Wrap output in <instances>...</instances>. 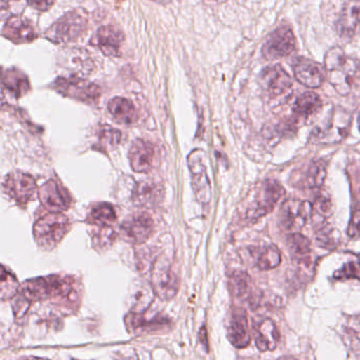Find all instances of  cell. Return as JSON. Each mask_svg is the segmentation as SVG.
I'll return each instance as SVG.
<instances>
[{"instance_id": "38", "label": "cell", "mask_w": 360, "mask_h": 360, "mask_svg": "<svg viewBox=\"0 0 360 360\" xmlns=\"http://www.w3.org/2000/svg\"><path fill=\"white\" fill-rule=\"evenodd\" d=\"M312 208H313L312 215H317L322 219L328 218L333 213V208H333L332 199H331L328 194L326 192L320 191L319 189L315 194Z\"/></svg>"}, {"instance_id": "7", "label": "cell", "mask_w": 360, "mask_h": 360, "mask_svg": "<svg viewBox=\"0 0 360 360\" xmlns=\"http://www.w3.org/2000/svg\"><path fill=\"white\" fill-rule=\"evenodd\" d=\"M151 286L154 292L161 299L173 298L179 288V280L173 271L170 261L160 256L152 265Z\"/></svg>"}, {"instance_id": "34", "label": "cell", "mask_w": 360, "mask_h": 360, "mask_svg": "<svg viewBox=\"0 0 360 360\" xmlns=\"http://www.w3.org/2000/svg\"><path fill=\"white\" fill-rule=\"evenodd\" d=\"M19 284L14 274L0 265V300L12 299L18 293Z\"/></svg>"}, {"instance_id": "31", "label": "cell", "mask_w": 360, "mask_h": 360, "mask_svg": "<svg viewBox=\"0 0 360 360\" xmlns=\"http://www.w3.org/2000/svg\"><path fill=\"white\" fill-rule=\"evenodd\" d=\"M88 221L97 227H109L116 221L115 208L107 202H98L91 208Z\"/></svg>"}, {"instance_id": "43", "label": "cell", "mask_w": 360, "mask_h": 360, "mask_svg": "<svg viewBox=\"0 0 360 360\" xmlns=\"http://www.w3.org/2000/svg\"><path fill=\"white\" fill-rule=\"evenodd\" d=\"M347 235L351 238H360V210H356L352 214L349 227H347Z\"/></svg>"}, {"instance_id": "15", "label": "cell", "mask_w": 360, "mask_h": 360, "mask_svg": "<svg viewBox=\"0 0 360 360\" xmlns=\"http://www.w3.org/2000/svg\"><path fill=\"white\" fill-rule=\"evenodd\" d=\"M50 286L48 299L57 305L73 307L79 301V294L76 288L75 279L69 276H48Z\"/></svg>"}, {"instance_id": "39", "label": "cell", "mask_w": 360, "mask_h": 360, "mask_svg": "<svg viewBox=\"0 0 360 360\" xmlns=\"http://www.w3.org/2000/svg\"><path fill=\"white\" fill-rule=\"evenodd\" d=\"M316 241L321 248L335 250L341 241L340 233L334 227H324L318 231Z\"/></svg>"}, {"instance_id": "26", "label": "cell", "mask_w": 360, "mask_h": 360, "mask_svg": "<svg viewBox=\"0 0 360 360\" xmlns=\"http://www.w3.org/2000/svg\"><path fill=\"white\" fill-rule=\"evenodd\" d=\"M280 335L275 322L271 319H265L257 328L255 343L259 351H273L277 347Z\"/></svg>"}, {"instance_id": "35", "label": "cell", "mask_w": 360, "mask_h": 360, "mask_svg": "<svg viewBox=\"0 0 360 360\" xmlns=\"http://www.w3.org/2000/svg\"><path fill=\"white\" fill-rule=\"evenodd\" d=\"M122 133L117 128L105 126L100 128L98 134V147L102 151H112L121 142Z\"/></svg>"}, {"instance_id": "23", "label": "cell", "mask_w": 360, "mask_h": 360, "mask_svg": "<svg viewBox=\"0 0 360 360\" xmlns=\"http://www.w3.org/2000/svg\"><path fill=\"white\" fill-rule=\"evenodd\" d=\"M61 59H62L65 67L75 73V75L73 76H78V77L90 74L94 67L90 55L84 48H65Z\"/></svg>"}, {"instance_id": "11", "label": "cell", "mask_w": 360, "mask_h": 360, "mask_svg": "<svg viewBox=\"0 0 360 360\" xmlns=\"http://www.w3.org/2000/svg\"><path fill=\"white\" fill-rule=\"evenodd\" d=\"M296 48V38L288 25H280L267 38L262 46V55L269 60L284 58Z\"/></svg>"}, {"instance_id": "29", "label": "cell", "mask_w": 360, "mask_h": 360, "mask_svg": "<svg viewBox=\"0 0 360 360\" xmlns=\"http://www.w3.org/2000/svg\"><path fill=\"white\" fill-rule=\"evenodd\" d=\"M326 177V164L322 160L312 161L299 176V187L319 189Z\"/></svg>"}, {"instance_id": "44", "label": "cell", "mask_w": 360, "mask_h": 360, "mask_svg": "<svg viewBox=\"0 0 360 360\" xmlns=\"http://www.w3.org/2000/svg\"><path fill=\"white\" fill-rule=\"evenodd\" d=\"M32 8L38 11H46L54 4L55 0H27Z\"/></svg>"}, {"instance_id": "1", "label": "cell", "mask_w": 360, "mask_h": 360, "mask_svg": "<svg viewBox=\"0 0 360 360\" xmlns=\"http://www.w3.org/2000/svg\"><path fill=\"white\" fill-rule=\"evenodd\" d=\"M328 80L338 94L347 96L353 90L360 73V61L347 56L339 46H334L324 57Z\"/></svg>"}, {"instance_id": "22", "label": "cell", "mask_w": 360, "mask_h": 360, "mask_svg": "<svg viewBox=\"0 0 360 360\" xmlns=\"http://www.w3.org/2000/svg\"><path fill=\"white\" fill-rule=\"evenodd\" d=\"M164 197V189L159 183L152 180L137 183L132 194V200L137 206L153 208Z\"/></svg>"}, {"instance_id": "3", "label": "cell", "mask_w": 360, "mask_h": 360, "mask_svg": "<svg viewBox=\"0 0 360 360\" xmlns=\"http://www.w3.org/2000/svg\"><path fill=\"white\" fill-rule=\"evenodd\" d=\"M88 27V14L82 8L69 11L53 23L44 37L54 44H67L75 41Z\"/></svg>"}, {"instance_id": "33", "label": "cell", "mask_w": 360, "mask_h": 360, "mask_svg": "<svg viewBox=\"0 0 360 360\" xmlns=\"http://www.w3.org/2000/svg\"><path fill=\"white\" fill-rule=\"evenodd\" d=\"M281 262V253L276 246H265L256 253L255 265L261 271L275 269Z\"/></svg>"}, {"instance_id": "20", "label": "cell", "mask_w": 360, "mask_h": 360, "mask_svg": "<svg viewBox=\"0 0 360 360\" xmlns=\"http://www.w3.org/2000/svg\"><path fill=\"white\" fill-rule=\"evenodd\" d=\"M360 29V0H349L336 21V31L343 38H352Z\"/></svg>"}, {"instance_id": "42", "label": "cell", "mask_w": 360, "mask_h": 360, "mask_svg": "<svg viewBox=\"0 0 360 360\" xmlns=\"http://www.w3.org/2000/svg\"><path fill=\"white\" fill-rule=\"evenodd\" d=\"M22 0H0V19L12 18L18 16L19 11H17V4Z\"/></svg>"}, {"instance_id": "32", "label": "cell", "mask_w": 360, "mask_h": 360, "mask_svg": "<svg viewBox=\"0 0 360 360\" xmlns=\"http://www.w3.org/2000/svg\"><path fill=\"white\" fill-rule=\"evenodd\" d=\"M322 102L320 97L314 92H305L295 101L293 111L298 116L309 117L321 109Z\"/></svg>"}, {"instance_id": "28", "label": "cell", "mask_w": 360, "mask_h": 360, "mask_svg": "<svg viewBox=\"0 0 360 360\" xmlns=\"http://www.w3.org/2000/svg\"><path fill=\"white\" fill-rule=\"evenodd\" d=\"M229 290L234 296L240 299H248L252 303H256L258 297L253 291L252 280L244 271H235L231 274L229 279Z\"/></svg>"}, {"instance_id": "9", "label": "cell", "mask_w": 360, "mask_h": 360, "mask_svg": "<svg viewBox=\"0 0 360 360\" xmlns=\"http://www.w3.org/2000/svg\"><path fill=\"white\" fill-rule=\"evenodd\" d=\"M4 189L8 197L20 206H27L37 193L35 179L20 171L10 173L4 178Z\"/></svg>"}, {"instance_id": "46", "label": "cell", "mask_w": 360, "mask_h": 360, "mask_svg": "<svg viewBox=\"0 0 360 360\" xmlns=\"http://www.w3.org/2000/svg\"><path fill=\"white\" fill-rule=\"evenodd\" d=\"M152 1L156 2V4H162V6H166V4H170L171 0H152Z\"/></svg>"}, {"instance_id": "18", "label": "cell", "mask_w": 360, "mask_h": 360, "mask_svg": "<svg viewBox=\"0 0 360 360\" xmlns=\"http://www.w3.org/2000/svg\"><path fill=\"white\" fill-rule=\"evenodd\" d=\"M1 35L14 44H27L38 37L33 23L22 16H14L2 27Z\"/></svg>"}, {"instance_id": "17", "label": "cell", "mask_w": 360, "mask_h": 360, "mask_svg": "<svg viewBox=\"0 0 360 360\" xmlns=\"http://www.w3.org/2000/svg\"><path fill=\"white\" fill-rule=\"evenodd\" d=\"M124 40V33L114 25H103L97 29L91 39V44L107 56H117Z\"/></svg>"}, {"instance_id": "6", "label": "cell", "mask_w": 360, "mask_h": 360, "mask_svg": "<svg viewBox=\"0 0 360 360\" xmlns=\"http://www.w3.org/2000/svg\"><path fill=\"white\" fill-rule=\"evenodd\" d=\"M313 208L311 202L298 198H290L282 204L278 221L284 231L298 233L311 219Z\"/></svg>"}, {"instance_id": "41", "label": "cell", "mask_w": 360, "mask_h": 360, "mask_svg": "<svg viewBox=\"0 0 360 360\" xmlns=\"http://www.w3.org/2000/svg\"><path fill=\"white\" fill-rule=\"evenodd\" d=\"M31 305V301L27 300L18 291V293L13 297L12 301L13 313H14L15 319H23L27 316Z\"/></svg>"}, {"instance_id": "2", "label": "cell", "mask_w": 360, "mask_h": 360, "mask_svg": "<svg viewBox=\"0 0 360 360\" xmlns=\"http://www.w3.org/2000/svg\"><path fill=\"white\" fill-rule=\"evenodd\" d=\"M71 227L69 218L62 213H51L40 217L34 225V238L44 250L58 246Z\"/></svg>"}, {"instance_id": "24", "label": "cell", "mask_w": 360, "mask_h": 360, "mask_svg": "<svg viewBox=\"0 0 360 360\" xmlns=\"http://www.w3.org/2000/svg\"><path fill=\"white\" fill-rule=\"evenodd\" d=\"M0 82L10 94L21 97L29 91V81L20 69L11 67L0 72Z\"/></svg>"}, {"instance_id": "36", "label": "cell", "mask_w": 360, "mask_h": 360, "mask_svg": "<svg viewBox=\"0 0 360 360\" xmlns=\"http://www.w3.org/2000/svg\"><path fill=\"white\" fill-rule=\"evenodd\" d=\"M345 336L351 351L360 356V315L354 316L345 326Z\"/></svg>"}, {"instance_id": "37", "label": "cell", "mask_w": 360, "mask_h": 360, "mask_svg": "<svg viewBox=\"0 0 360 360\" xmlns=\"http://www.w3.org/2000/svg\"><path fill=\"white\" fill-rule=\"evenodd\" d=\"M154 294H155V292H154L151 284H141V286H139L134 294L133 312L135 314L142 313L153 301Z\"/></svg>"}, {"instance_id": "12", "label": "cell", "mask_w": 360, "mask_h": 360, "mask_svg": "<svg viewBox=\"0 0 360 360\" xmlns=\"http://www.w3.org/2000/svg\"><path fill=\"white\" fill-rule=\"evenodd\" d=\"M131 168L136 173H147L158 164L159 153L151 141L138 138L133 141L128 151Z\"/></svg>"}, {"instance_id": "45", "label": "cell", "mask_w": 360, "mask_h": 360, "mask_svg": "<svg viewBox=\"0 0 360 360\" xmlns=\"http://www.w3.org/2000/svg\"><path fill=\"white\" fill-rule=\"evenodd\" d=\"M200 338L202 339L201 342L204 343V345L208 347V337H206V330L204 326H202L201 330L199 332Z\"/></svg>"}, {"instance_id": "25", "label": "cell", "mask_w": 360, "mask_h": 360, "mask_svg": "<svg viewBox=\"0 0 360 360\" xmlns=\"http://www.w3.org/2000/svg\"><path fill=\"white\" fill-rule=\"evenodd\" d=\"M229 339L232 345L238 349H244L250 345L251 336L248 332V318L244 312H236L232 316L229 328Z\"/></svg>"}, {"instance_id": "47", "label": "cell", "mask_w": 360, "mask_h": 360, "mask_svg": "<svg viewBox=\"0 0 360 360\" xmlns=\"http://www.w3.org/2000/svg\"><path fill=\"white\" fill-rule=\"evenodd\" d=\"M29 360H48V359H46V358L32 357V358H29Z\"/></svg>"}, {"instance_id": "13", "label": "cell", "mask_w": 360, "mask_h": 360, "mask_svg": "<svg viewBox=\"0 0 360 360\" xmlns=\"http://www.w3.org/2000/svg\"><path fill=\"white\" fill-rule=\"evenodd\" d=\"M324 128L315 130V138L322 143H336L345 138L351 126V116L345 111H333Z\"/></svg>"}, {"instance_id": "4", "label": "cell", "mask_w": 360, "mask_h": 360, "mask_svg": "<svg viewBox=\"0 0 360 360\" xmlns=\"http://www.w3.org/2000/svg\"><path fill=\"white\" fill-rule=\"evenodd\" d=\"M286 191L277 180L263 181L257 189L252 202L246 210V217L251 220H257L271 213L276 204L284 197Z\"/></svg>"}, {"instance_id": "10", "label": "cell", "mask_w": 360, "mask_h": 360, "mask_svg": "<svg viewBox=\"0 0 360 360\" xmlns=\"http://www.w3.org/2000/svg\"><path fill=\"white\" fill-rule=\"evenodd\" d=\"M260 84L269 98L286 99L292 93V78L279 65H272L261 72Z\"/></svg>"}, {"instance_id": "40", "label": "cell", "mask_w": 360, "mask_h": 360, "mask_svg": "<svg viewBox=\"0 0 360 360\" xmlns=\"http://www.w3.org/2000/svg\"><path fill=\"white\" fill-rule=\"evenodd\" d=\"M334 278L337 280H360V260L345 263L340 269L335 272Z\"/></svg>"}, {"instance_id": "21", "label": "cell", "mask_w": 360, "mask_h": 360, "mask_svg": "<svg viewBox=\"0 0 360 360\" xmlns=\"http://www.w3.org/2000/svg\"><path fill=\"white\" fill-rule=\"evenodd\" d=\"M286 246L293 258L298 263L301 272H311L312 262L311 241L302 234L291 233L286 237Z\"/></svg>"}, {"instance_id": "27", "label": "cell", "mask_w": 360, "mask_h": 360, "mask_svg": "<svg viewBox=\"0 0 360 360\" xmlns=\"http://www.w3.org/2000/svg\"><path fill=\"white\" fill-rule=\"evenodd\" d=\"M109 113L116 121L122 124H132L138 119V113L132 101L124 97H115L107 105Z\"/></svg>"}, {"instance_id": "19", "label": "cell", "mask_w": 360, "mask_h": 360, "mask_svg": "<svg viewBox=\"0 0 360 360\" xmlns=\"http://www.w3.org/2000/svg\"><path fill=\"white\" fill-rule=\"evenodd\" d=\"M297 81L307 88H317L324 84V73L321 65L307 58H299L293 65Z\"/></svg>"}, {"instance_id": "16", "label": "cell", "mask_w": 360, "mask_h": 360, "mask_svg": "<svg viewBox=\"0 0 360 360\" xmlns=\"http://www.w3.org/2000/svg\"><path fill=\"white\" fill-rule=\"evenodd\" d=\"M154 231V220L145 213L128 217L121 225V233L131 244H139L151 237Z\"/></svg>"}, {"instance_id": "49", "label": "cell", "mask_w": 360, "mask_h": 360, "mask_svg": "<svg viewBox=\"0 0 360 360\" xmlns=\"http://www.w3.org/2000/svg\"><path fill=\"white\" fill-rule=\"evenodd\" d=\"M358 124H359V131H360V114H359V117H358Z\"/></svg>"}, {"instance_id": "5", "label": "cell", "mask_w": 360, "mask_h": 360, "mask_svg": "<svg viewBox=\"0 0 360 360\" xmlns=\"http://www.w3.org/2000/svg\"><path fill=\"white\" fill-rule=\"evenodd\" d=\"M51 86L63 96L88 105L96 103L101 94L100 88L97 84L78 76L58 77Z\"/></svg>"}, {"instance_id": "14", "label": "cell", "mask_w": 360, "mask_h": 360, "mask_svg": "<svg viewBox=\"0 0 360 360\" xmlns=\"http://www.w3.org/2000/svg\"><path fill=\"white\" fill-rule=\"evenodd\" d=\"M39 198L42 206L51 213H62L71 206V195L61 185L60 181H46L39 189Z\"/></svg>"}, {"instance_id": "30", "label": "cell", "mask_w": 360, "mask_h": 360, "mask_svg": "<svg viewBox=\"0 0 360 360\" xmlns=\"http://www.w3.org/2000/svg\"><path fill=\"white\" fill-rule=\"evenodd\" d=\"M19 292L31 302L46 300L50 297L48 277H37L27 280L19 288Z\"/></svg>"}, {"instance_id": "48", "label": "cell", "mask_w": 360, "mask_h": 360, "mask_svg": "<svg viewBox=\"0 0 360 360\" xmlns=\"http://www.w3.org/2000/svg\"><path fill=\"white\" fill-rule=\"evenodd\" d=\"M212 1L217 2V4H221V2L227 1V0H212Z\"/></svg>"}, {"instance_id": "8", "label": "cell", "mask_w": 360, "mask_h": 360, "mask_svg": "<svg viewBox=\"0 0 360 360\" xmlns=\"http://www.w3.org/2000/svg\"><path fill=\"white\" fill-rule=\"evenodd\" d=\"M187 162L191 171L194 194L200 204H208L212 196V187L206 173V154L201 149H195L189 154Z\"/></svg>"}]
</instances>
